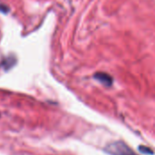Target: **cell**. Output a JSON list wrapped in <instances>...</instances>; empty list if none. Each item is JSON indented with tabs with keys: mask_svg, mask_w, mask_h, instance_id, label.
<instances>
[{
	"mask_svg": "<svg viewBox=\"0 0 155 155\" xmlns=\"http://www.w3.org/2000/svg\"><path fill=\"white\" fill-rule=\"evenodd\" d=\"M104 151L110 155H138L128 144L122 141H116L107 144Z\"/></svg>",
	"mask_w": 155,
	"mask_h": 155,
	"instance_id": "cell-1",
	"label": "cell"
},
{
	"mask_svg": "<svg viewBox=\"0 0 155 155\" xmlns=\"http://www.w3.org/2000/svg\"><path fill=\"white\" fill-rule=\"evenodd\" d=\"M95 78L106 86H110L113 84V79L106 74H95Z\"/></svg>",
	"mask_w": 155,
	"mask_h": 155,
	"instance_id": "cell-2",
	"label": "cell"
},
{
	"mask_svg": "<svg viewBox=\"0 0 155 155\" xmlns=\"http://www.w3.org/2000/svg\"><path fill=\"white\" fill-rule=\"evenodd\" d=\"M139 151H140L143 154L153 155L154 153V152H153L150 147H147V146H144V145L139 146Z\"/></svg>",
	"mask_w": 155,
	"mask_h": 155,
	"instance_id": "cell-3",
	"label": "cell"
}]
</instances>
